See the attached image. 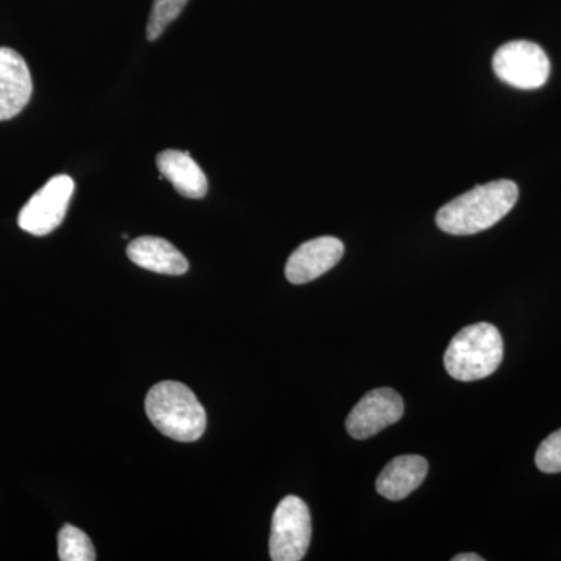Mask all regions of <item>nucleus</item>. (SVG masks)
I'll return each instance as SVG.
<instances>
[{
	"label": "nucleus",
	"mask_w": 561,
	"mask_h": 561,
	"mask_svg": "<svg viewBox=\"0 0 561 561\" xmlns=\"http://www.w3.org/2000/svg\"><path fill=\"white\" fill-rule=\"evenodd\" d=\"M518 186L513 181H491L446 203L438 210L435 221L448 234H478L504 219L518 202Z\"/></svg>",
	"instance_id": "obj_1"
},
{
	"label": "nucleus",
	"mask_w": 561,
	"mask_h": 561,
	"mask_svg": "<svg viewBox=\"0 0 561 561\" xmlns=\"http://www.w3.org/2000/svg\"><path fill=\"white\" fill-rule=\"evenodd\" d=\"M146 412L153 426L172 440L190 443L205 434V409L184 383L164 381L151 387Z\"/></svg>",
	"instance_id": "obj_2"
},
{
	"label": "nucleus",
	"mask_w": 561,
	"mask_h": 561,
	"mask_svg": "<svg viewBox=\"0 0 561 561\" xmlns=\"http://www.w3.org/2000/svg\"><path fill=\"white\" fill-rule=\"evenodd\" d=\"M504 357L501 332L491 323H476L454 335L445 353V368L461 382L493 375Z\"/></svg>",
	"instance_id": "obj_3"
},
{
	"label": "nucleus",
	"mask_w": 561,
	"mask_h": 561,
	"mask_svg": "<svg viewBox=\"0 0 561 561\" xmlns=\"http://www.w3.org/2000/svg\"><path fill=\"white\" fill-rule=\"evenodd\" d=\"M312 523L306 502L287 496L279 502L272 519L271 559L300 561L311 545Z\"/></svg>",
	"instance_id": "obj_4"
},
{
	"label": "nucleus",
	"mask_w": 561,
	"mask_h": 561,
	"mask_svg": "<svg viewBox=\"0 0 561 561\" xmlns=\"http://www.w3.org/2000/svg\"><path fill=\"white\" fill-rule=\"evenodd\" d=\"M493 70L497 79L518 90H538L549 79L551 61L538 44L511 41L494 54Z\"/></svg>",
	"instance_id": "obj_5"
},
{
	"label": "nucleus",
	"mask_w": 561,
	"mask_h": 561,
	"mask_svg": "<svg viewBox=\"0 0 561 561\" xmlns=\"http://www.w3.org/2000/svg\"><path fill=\"white\" fill-rule=\"evenodd\" d=\"M76 183L68 175H57L21 209L18 224L21 230L33 236H47L57 230L68 213Z\"/></svg>",
	"instance_id": "obj_6"
},
{
	"label": "nucleus",
	"mask_w": 561,
	"mask_h": 561,
	"mask_svg": "<svg viewBox=\"0 0 561 561\" xmlns=\"http://www.w3.org/2000/svg\"><path fill=\"white\" fill-rule=\"evenodd\" d=\"M404 415V402L393 389L368 391L346 419V431L356 440H367L373 435L398 423Z\"/></svg>",
	"instance_id": "obj_7"
},
{
	"label": "nucleus",
	"mask_w": 561,
	"mask_h": 561,
	"mask_svg": "<svg viewBox=\"0 0 561 561\" xmlns=\"http://www.w3.org/2000/svg\"><path fill=\"white\" fill-rule=\"evenodd\" d=\"M345 247L339 239L324 236L302 243L291 253L286 264V276L291 284H306L320 278L339 264Z\"/></svg>",
	"instance_id": "obj_8"
},
{
	"label": "nucleus",
	"mask_w": 561,
	"mask_h": 561,
	"mask_svg": "<svg viewBox=\"0 0 561 561\" xmlns=\"http://www.w3.org/2000/svg\"><path fill=\"white\" fill-rule=\"evenodd\" d=\"M31 69L16 50L0 47V122L13 119L31 102Z\"/></svg>",
	"instance_id": "obj_9"
},
{
	"label": "nucleus",
	"mask_w": 561,
	"mask_h": 561,
	"mask_svg": "<svg viewBox=\"0 0 561 561\" xmlns=\"http://www.w3.org/2000/svg\"><path fill=\"white\" fill-rule=\"evenodd\" d=\"M127 254L138 267L161 275L180 276L190 271V262L183 253L171 242L154 236H144L131 241Z\"/></svg>",
	"instance_id": "obj_10"
},
{
	"label": "nucleus",
	"mask_w": 561,
	"mask_h": 561,
	"mask_svg": "<svg viewBox=\"0 0 561 561\" xmlns=\"http://www.w3.org/2000/svg\"><path fill=\"white\" fill-rule=\"evenodd\" d=\"M430 465L421 456H400L390 461L376 481V490L389 501L408 497L426 479Z\"/></svg>",
	"instance_id": "obj_11"
},
{
	"label": "nucleus",
	"mask_w": 561,
	"mask_h": 561,
	"mask_svg": "<svg viewBox=\"0 0 561 561\" xmlns=\"http://www.w3.org/2000/svg\"><path fill=\"white\" fill-rule=\"evenodd\" d=\"M157 164L161 175L171 181L183 197L198 201L208 194V179L190 153L165 150L158 154Z\"/></svg>",
	"instance_id": "obj_12"
},
{
	"label": "nucleus",
	"mask_w": 561,
	"mask_h": 561,
	"mask_svg": "<svg viewBox=\"0 0 561 561\" xmlns=\"http://www.w3.org/2000/svg\"><path fill=\"white\" fill-rule=\"evenodd\" d=\"M58 559L61 561H94V546L83 530L66 524L58 534Z\"/></svg>",
	"instance_id": "obj_13"
},
{
	"label": "nucleus",
	"mask_w": 561,
	"mask_h": 561,
	"mask_svg": "<svg viewBox=\"0 0 561 561\" xmlns=\"http://www.w3.org/2000/svg\"><path fill=\"white\" fill-rule=\"evenodd\" d=\"M187 2L190 0H153L149 24H147V38L149 41L160 38L165 28L180 16Z\"/></svg>",
	"instance_id": "obj_14"
},
{
	"label": "nucleus",
	"mask_w": 561,
	"mask_h": 561,
	"mask_svg": "<svg viewBox=\"0 0 561 561\" xmlns=\"http://www.w3.org/2000/svg\"><path fill=\"white\" fill-rule=\"evenodd\" d=\"M535 463L542 472H561V430L553 432L541 443Z\"/></svg>",
	"instance_id": "obj_15"
},
{
	"label": "nucleus",
	"mask_w": 561,
	"mask_h": 561,
	"mask_svg": "<svg viewBox=\"0 0 561 561\" xmlns=\"http://www.w3.org/2000/svg\"><path fill=\"white\" fill-rule=\"evenodd\" d=\"M482 557L478 553H460V556L454 557L453 561H482Z\"/></svg>",
	"instance_id": "obj_16"
}]
</instances>
